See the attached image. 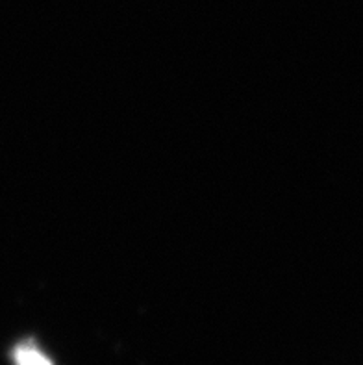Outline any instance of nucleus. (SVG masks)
<instances>
[{
    "instance_id": "nucleus-1",
    "label": "nucleus",
    "mask_w": 363,
    "mask_h": 365,
    "mask_svg": "<svg viewBox=\"0 0 363 365\" xmlns=\"http://www.w3.org/2000/svg\"><path fill=\"white\" fill-rule=\"evenodd\" d=\"M15 361L17 365H52L51 360L43 354L41 351H37L32 345H19L15 349Z\"/></svg>"
}]
</instances>
